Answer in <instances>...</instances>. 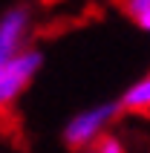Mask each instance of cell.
<instances>
[{
    "mask_svg": "<svg viewBox=\"0 0 150 153\" xmlns=\"http://www.w3.org/2000/svg\"><path fill=\"white\" fill-rule=\"evenodd\" d=\"M26 35H29V12L26 9H9L0 17V69L23 52Z\"/></svg>",
    "mask_w": 150,
    "mask_h": 153,
    "instance_id": "3",
    "label": "cell"
},
{
    "mask_svg": "<svg viewBox=\"0 0 150 153\" xmlns=\"http://www.w3.org/2000/svg\"><path fill=\"white\" fill-rule=\"evenodd\" d=\"M41 61H43L41 52L23 49L12 64H6V67L0 69V110L12 107L15 98L29 87L32 75L38 72V67H41Z\"/></svg>",
    "mask_w": 150,
    "mask_h": 153,
    "instance_id": "1",
    "label": "cell"
},
{
    "mask_svg": "<svg viewBox=\"0 0 150 153\" xmlns=\"http://www.w3.org/2000/svg\"><path fill=\"white\" fill-rule=\"evenodd\" d=\"M90 153H95V150H90Z\"/></svg>",
    "mask_w": 150,
    "mask_h": 153,
    "instance_id": "7",
    "label": "cell"
},
{
    "mask_svg": "<svg viewBox=\"0 0 150 153\" xmlns=\"http://www.w3.org/2000/svg\"><path fill=\"white\" fill-rule=\"evenodd\" d=\"M121 107L124 110H150V72L121 95Z\"/></svg>",
    "mask_w": 150,
    "mask_h": 153,
    "instance_id": "4",
    "label": "cell"
},
{
    "mask_svg": "<svg viewBox=\"0 0 150 153\" xmlns=\"http://www.w3.org/2000/svg\"><path fill=\"white\" fill-rule=\"evenodd\" d=\"M121 9L136 26L150 32V0H121Z\"/></svg>",
    "mask_w": 150,
    "mask_h": 153,
    "instance_id": "5",
    "label": "cell"
},
{
    "mask_svg": "<svg viewBox=\"0 0 150 153\" xmlns=\"http://www.w3.org/2000/svg\"><path fill=\"white\" fill-rule=\"evenodd\" d=\"M113 113H116L113 104H101V107H90V110L78 113L67 124V130H64V142H67L69 147H75V150H78V147H90V142L98 136L101 130H104V124L113 119Z\"/></svg>",
    "mask_w": 150,
    "mask_h": 153,
    "instance_id": "2",
    "label": "cell"
},
{
    "mask_svg": "<svg viewBox=\"0 0 150 153\" xmlns=\"http://www.w3.org/2000/svg\"><path fill=\"white\" fill-rule=\"evenodd\" d=\"M95 153H121V147H118L116 139H104V142L95 147Z\"/></svg>",
    "mask_w": 150,
    "mask_h": 153,
    "instance_id": "6",
    "label": "cell"
}]
</instances>
